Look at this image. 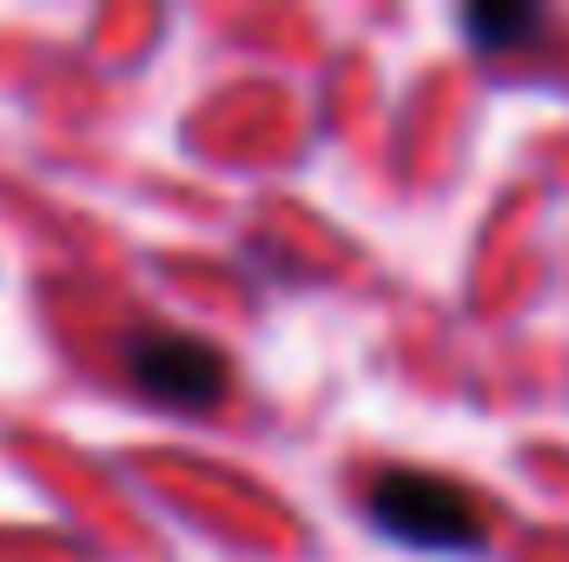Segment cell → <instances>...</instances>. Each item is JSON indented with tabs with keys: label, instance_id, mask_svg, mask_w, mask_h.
<instances>
[{
	"label": "cell",
	"instance_id": "obj_1",
	"mask_svg": "<svg viewBox=\"0 0 569 562\" xmlns=\"http://www.w3.org/2000/svg\"><path fill=\"white\" fill-rule=\"evenodd\" d=\"M365 510H371V523H378L391 543H405V550L477 556V550L490 543L477 496L457 490L450 476H430V470H385V476H371Z\"/></svg>",
	"mask_w": 569,
	"mask_h": 562
},
{
	"label": "cell",
	"instance_id": "obj_3",
	"mask_svg": "<svg viewBox=\"0 0 569 562\" xmlns=\"http://www.w3.org/2000/svg\"><path fill=\"white\" fill-rule=\"evenodd\" d=\"M463 33H470L483 53H503V47L543 33V13H537V7H470V13H463Z\"/></svg>",
	"mask_w": 569,
	"mask_h": 562
},
{
	"label": "cell",
	"instance_id": "obj_2",
	"mask_svg": "<svg viewBox=\"0 0 569 562\" xmlns=\"http://www.w3.org/2000/svg\"><path fill=\"white\" fill-rule=\"evenodd\" d=\"M120 364L166 411H212L232 384V364L219 344H206L192 331H166V324H133L120 338Z\"/></svg>",
	"mask_w": 569,
	"mask_h": 562
}]
</instances>
